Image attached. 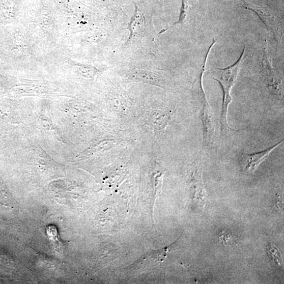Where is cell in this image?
Masks as SVG:
<instances>
[{
  "instance_id": "cell-9",
  "label": "cell",
  "mask_w": 284,
  "mask_h": 284,
  "mask_svg": "<svg viewBox=\"0 0 284 284\" xmlns=\"http://www.w3.org/2000/svg\"><path fill=\"white\" fill-rule=\"evenodd\" d=\"M269 252L274 262L280 266L282 264V259L278 249L273 245H271Z\"/></svg>"
},
{
  "instance_id": "cell-8",
  "label": "cell",
  "mask_w": 284,
  "mask_h": 284,
  "mask_svg": "<svg viewBox=\"0 0 284 284\" xmlns=\"http://www.w3.org/2000/svg\"><path fill=\"white\" fill-rule=\"evenodd\" d=\"M188 10V5L187 0H182V6L181 8L179 20L174 23L169 27L167 28L166 29L163 30L161 31L160 34H163L165 33L167 30L170 28H172L174 26L178 25V24H182L184 22V21L187 17V14Z\"/></svg>"
},
{
  "instance_id": "cell-5",
  "label": "cell",
  "mask_w": 284,
  "mask_h": 284,
  "mask_svg": "<svg viewBox=\"0 0 284 284\" xmlns=\"http://www.w3.org/2000/svg\"><path fill=\"white\" fill-rule=\"evenodd\" d=\"M200 157L198 158L195 163L192 172V187L194 197L197 200L202 201L205 205L207 200L206 193L204 187L202 172L201 171Z\"/></svg>"
},
{
  "instance_id": "cell-2",
  "label": "cell",
  "mask_w": 284,
  "mask_h": 284,
  "mask_svg": "<svg viewBox=\"0 0 284 284\" xmlns=\"http://www.w3.org/2000/svg\"><path fill=\"white\" fill-rule=\"evenodd\" d=\"M196 89L201 107V118L203 125V144L208 148L214 146L217 123L215 115L210 106L204 92L202 80H197Z\"/></svg>"
},
{
  "instance_id": "cell-1",
  "label": "cell",
  "mask_w": 284,
  "mask_h": 284,
  "mask_svg": "<svg viewBox=\"0 0 284 284\" xmlns=\"http://www.w3.org/2000/svg\"><path fill=\"white\" fill-rule=\"evenodd\" d=\"M245 46L238 60L233 65L223 69H216L212 73V77L222 87L223 92V102L220 116V124L223 134H227L233 130L230 128L228 120V109L232 102L231 91L234 86L240 69L245 59Z\"/></svg>"
},
{
  "instance_id": "cell-10",
  "label": "cell",
  "mask_w": 284,
  "mask_h": 284,
  "mask_svg": "<svg viewBox=\"0 0 284 284\" xmlns=\"http://www.w3.org/2000/svg\"><path fill=\"white\" fill-rule=\"evenodd\" d=\"M220 239L222 240L224 245H231L233 244V239L231 235L223 234L220 235Z\"/></svg>"
},
{
  "instance_id": "cell-7",
  "label": "cell",
  "mask_w": 284,
  "mask_h": 284,
  "mask_svg": "<svg viewBox=\"0 0 284 284\" xmlns=\"http://www.w3.org/2000/svg\"><path fill=\"white\" fill-rule=\"evenodd\" d=\"M46 234L54 247L57 250L61 249L62 243L60 239L59 234L56 227L53 225L47 226L46 228Z\"/></svg>"
},
{
  "instance_id": "cell-4",
  "label": "cell",
  "mask_w": 284,
  "mask_h": 284,
  "mask_svg": "<svg viewBox=\"0 0 284 284\" xmlns=\"http://www.w3.org/2000/svg\"><path fill=\"white\" fill-rule=\"evenodd\" d=\"M282 143V141H280L272 147L261 152L241 154L239 158V163L242 171L248 175L253 173L272 152Z\"/></svg>"
},
{
  "instance_id": "cell-3",
  "label": "cell",
  "mask_w": 284,
  "mask_h": 284,
  "mask_svg": "<svg viewBox=\"0 0 284 284\" xmlns=\"http://www.w3.org/2000/svg\"><path fill=\"white\" fill-rule=\"evenodd\" d=\"M238 2L243 8L255 13L267 30L274 36L277 42H280L283 34V25L273 11L266 8L247 3L245 0H238Z\"/></svg>"
},
{
  "instance_id": "cell-6",
  "label": "cell",
  "mask_w": 284,
  "mask_h": 284,
  "mask_svg": "<svg viewBox=\"0 0 284 284\" xmlns=\"http://www.w3.org/2000/svg\"><path fill=\"white\" fill-rule=\"evenodd\" d=\"M145 23L144 16L139 12L138 7L135 6V11L129 25L131 33L130 39L142 33L145 29Z\"/></svg>"
},
{
  "instance_id": "cell-11",
  "label": "cell",
  "mask_w": 284,
  "mask_h": 284,
  "mask_svg": "<svg viewBox=\"0 0 284 284\" xmlns=\"http://www.w3.org/2000/svg\"><path fill=\"white\" fill-rule=\"evenodd\" d=\"M159 2H160L162 4V3H163V0H159Z\"/></svg>"
}]
</instances>
